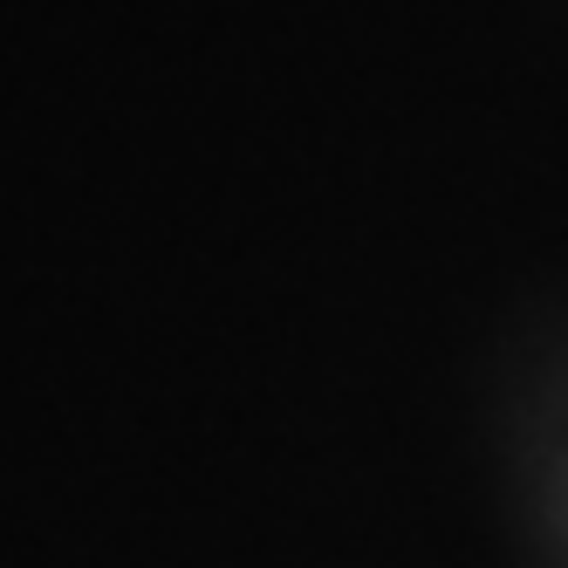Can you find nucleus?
Here are the masks:
<instances>
[]
</instances>
